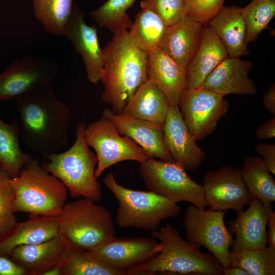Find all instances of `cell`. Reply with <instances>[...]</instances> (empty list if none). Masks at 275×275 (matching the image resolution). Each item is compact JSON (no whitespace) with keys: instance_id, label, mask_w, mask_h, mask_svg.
I'll list each match as a JSON object with an SVG mask.
<instances>
[{"instance_id":"obj_19","label":"cell","mask_w":275,"mask_h":275,"mask_svg":"<svg viewBox=\"0 0 275 275\" xmlns=\"http://www.w3.org/2000/svg\"><path fill=\"white\" fill-rule=\"evenodd\" d=\"M148 79L164 94L171 105H179L187 90L186 71L158 47L148 52Z\"/></svg>"},{"instance_id":"obj_8","label":"cell","mask_w":275,"mask_h":275,"mask_svg":"<svg viewBox=\"0 0 275 275\" xmlns=\"http://www.w3.org/2000/svg\"><path fill=\"white\" fill-rule=\"evenodd\" d=\"M139 172L149 191L176 203L186 201L202 209L207 206L203 185L179 164L149 157L141 163Z\"/></svg>"},{"instance_id":"obj_21","label":"cell","mask_w":275,"mask_h":275,"mask_svg":"<svg viewBox=\"0 0 275 275\" xmlns=\"http://www.w3.org/2000/svg\"><path fill=\"white\" fill-rule=\"evenodd\" d=\"M69 246L59 235L46 241L16 247L10 257L23 268L27 275H43L56 265H61Z\"/></svg>"},{"instance_id":"obj_18","label":"cell","mask_w":275,"mask_h":275,"mask_svg":"<svg viewBox=\"0 0 275 275\" xmlns=\"http://www.w3.org/2000/svg\"><path fill=\"white\" fill-rule=\"evenodd\" d=\"M102 116L109 120L120 134L130 138L140 146L149 157L174 161L164 144L163 124L116 114L107 108L103 109Z\"/></svg>"},{"instance_id":"obj_12","label":"cell","mask_w":275,"mask_h":275,"mask_svg":"<svg viewBox=\"0 0 275 275\" xmlns=\"http://www.w3.org/2000/svg\"><path fill=\"white\" fill-rule=\"evenodd\" d=\"M229 106L224 96L200 87L187 89L178 107L191 135L197 141L213 133Z\"/></svg>"},{"instance_id":"obj_23","label":"cell","mask_w":275,"mask_h":275,"mask_svg":"<svg viewBox=\"0 0 275 275\" xmlns=\"http://www.w3.org/2000/svg\"><path fill=\"white\" fill-rule=\"evenodd\" d=\"M203 27L184 15L178 22L167 27L158 47L186 68L200 44Z\"/></svg>"},{"instance_id":"obj_40","label":"cell","mask_w":275,"mask_h":275,"mask_svg":"<svg viewBox=\"0 0 275 275\" xmlns=\"http://www.w3.org/2000/svg\"><path fill=\"white\" fill-rule=\"evenodd\" d=\"M256 136L261 140L275 137V117L273 116L260 125L256 130Z\"/></svg>"},{"instance_id":"obj_7","label":"cell","mask_w":275,"mask_h":275,"mask_svg":"<svg viewBox=\"0 0 275 275\" xmlns=\"http://www.w3.org/2000/svg\"><path fill=\"white\" fill-rule=\"evenodd\" d=\"M103 182L118 202L116 222L120 228L153 231L163 220L181 212L177 203L153 192L132 190L119 184L112 172L106 175Z\"/></svg>"},{"instance_id":"obj_30","label":"cell","mask_w":275,"mask_h":275,"mask_svg":"<svg viewBox=\"0 0 275 275\" xmlns=\"http://www.w3.org/2000/svg\"><path fill=\"white\" fill-rule=\"evenodd\" d=\"M74 0H33L36 18L45 31L59 37L64 36L70 20Z\"/></svg>"},{"instance_id":"obj_28","label":"cell","mask_w":275,"mask_h":275,"mask_svg":"<svg viewBox=\"0 0 275 275\" xmlns=\"http://www.w3.org/2000/svg\"><path fill=\"white\" fill-rule=\"evenodd\" d=\"M242 177L253 197L265 205L275 201V181L272 174L259 156H246L243 163Z\"/></svg>"},{"instance_id":"obj_33","label":"cell","mask_w":275,"mask_h":275,"mask_svg":"<svg viewBox=\"0 0 275 275\" xmlns=\"http://www.w3.org/2000/svg\"><path fill=\"white\" fill-rule=\"evenodd\" d=\"M135 0H108L93 11L90 15L100 27L113 33L129 29L132 21L126 13Z\"/></svg>"},{"instance_id":"obj_26","label":"cell","mask_w":275,"mask_h":275,"mask_svg":"<svg viewBox=\"0 0 275 275\" xmlns=\"http://www.w3.org/2000/svg\"><path fill=\"white\" fill-rule=\"evenodd\" d=\"M170 106L168 100L158 87L148 79L138 89L121 114L163 124Z\"/></svg>"},{"instance_id":"obj_5","label":"cell","mask_w":275,"mask_h":275,"mask_svg":"<svg viewBox=\"0 0 275 275\" xmlns=\"http://www.w3.org/2000/svg\"><path fill=\"white\" fill-rule=\"evenodd\" d=\"M86 126L82 122L77 125L76 140L67 151L42 156L47 160L42 166L63 183L71 197H83L96 202L102 197L101 185L95 176L98 159L85 141Z\"/></svg>"},{"instance_id":"obj_4","label":"cell","mask_w":275,"mask_h":275,"mask_svg":"<svg viewBox=\"0 0 275 275\" xmlns=\"http://www.w3.org/2000/svg\"><path fill=\"white\" fill-rule=\"evenodd\" d=\"M15 196V213L57 217L66 204L68 190L56 176L47 171L39 161L32 158L18 176L10 179Z\"/></svg>"},{"instance_id":"obj_11","label":"cell","mask_w":275,"mask_h":275,"mask_svg":"<svg viewBox=\"0 0 275 275\" xmlns=\"http://www.w3.org/2000/svg\"><path fill=\"white\" fill-rule=\"evenodd\" d=\"M58 73L57 63L50 58L28 56L17 59L0 74V101H16L53 81Z\"/></svg>"},{"instance_id":"obj_37","label":"cell","mask_w":275,"mask_h":275,"mask_svg":"<svg viewBox=\"0 0 275 275\" xmlns=\"http://www.w3.org/2000/svg\"><path fill=\"white\" fill-rule=\"evenodd\" d=\"M225 0H183L184 14L204 26L224 7Z\"/></svg>"},{"instance_id":"obj_14","label":"cell","mask_w":275,"mask_h":275,"mask_svg":"<svg viewBox=\"0 0 275 275\" xmlns=\"http://www.w3.org/2000/svg\"><path fill=\"white\" fill-rule=\"evenodd\" d=\"M159 251L156 240L140 237H115L91 252L113 268L130 274L131 269L154 258Z\"/></svg>"},{"instance_id":"obj_3","label":"cell","mask_w":275,"mask_h":275,"mask_svg":"<svg viewBox=\"0 0 275 275\" xmlns=\"http://www.w3.org/2000/svg\"><path fill=\"white\" fill-rule=\"evenodd\" d=\"M159 240V253L153 258L129 271L130 274L224 275V268L210 253H203L201 246L183 239L170 224L152 231Z\"/></svg>"},{"instance_id":"obj_38","label":"cell","mask_w":275,"mask_h":275,"mask_svg":"<svg viewBox=\"0 0 275 275\" xmlns=\"http://www.w3.org/2000/svg\"><path fill=\"white\" fill-rule=\"evenodd\" d=\"M256 151L262 157L265 165L273 175H275V144L260 143L256 146Z\"/></svg>"},{"instance_id":"obj_6","label":"cell","mask_w":275,"mask_h":275,"mask_svg":"<svg viewBox=\"0 0 275 275\" xmlns=\"http://www.w3.org/2000/svg\"><path fill=\"white\" fill-rule=\"evenodd\" d=\"M85 198L65 204L57 216L58 235L69 246L91 251L115 238L112 215Z\"/></svg>"},{"instance_id":"obj_17","label":"cell","mask_w":275,"mask_h":275,"mask_svg":"<svg viewBox=\"0 0 275 275\" xmlns=\"http://www.w3.org/2000/svg\"><path fill=\"white\" fill-rule=\"evenodd\" d=\"M163 139L173 161L186 170H196L205 158V153L191 135L178 106L171 105L169 108L163 123Z\"/></svg>"},{"instance_id":"obj_35","label":"cell","mask_w":275,"mask_h":275,"mask_svg":"<svg viewBox=\"0 0 275 275\" xmlns=\"http://www.w3.org/2000/svg\"><path fill=\"white\" fill-rule=\"evenodd\" d=\"M10 179L7 172L0 167V238L5 236L17 223L12 207L15 193Z\"/></svg>"},{"instance_id":"obj_24","label":"cell","mask_w":275,"mask_h":275,"mask_svg":"<svg viewBox=\"0 0 275 275\" xmlns=\"http://www.w3.org/2000/svg\"><path fill=\"white\" fill-rule=\"evenodd\" d=\"M58 235L57 217L31 215L22 222H17L0 238V255L10 257L13 250L21 245L46 241Z\"/></svg>"},{"instance_id":"obj_41","label":"cell","mask_w":275,"mask_h":275,"mask_svg":"<svg viewBox=\"0 0 275 275\" xmlns=\"http://www.w3.org/2000/svg\"><path fill=\"white\" fill-rule=\"evenodd\" d=\"M265 109L273 116L275 115V84L271 85L263 97Z\"/></svg>"},{"instance_id":"obj_31","label":"cell","mask_w":275,"mask_h":275,"mask_svg":"<svg viewBox=\"0 0 275 275\" xmlns=\"http://www.w3.org/2000/svg\"><path fill=\"white\" fill-rule=\"evenodd\" d=\"M62 275H124L110 267L92 252L69 247L61 263Z\"/></svg>"},{"instance_id":"obj_29","label":"cell","mask_w":275,"mask_h":275,"mask_svg":"<svg viewBox=\"0 0 275 275\" xmlns=\"http://www.w3.org/2000/svg\"><path fill=\"white\" fill-rule=\"evenodd\" d=\"M167 27L153 12L141 9L129 29V38L136 47L148 53L159 47Z\"/></svg>"},{"instance_id":"obj_43","label":"cell","mask_w":275,"mask_h":275,"mask_svg":"<svg viewBox=\"0 0 275 275\" xmlns=\"http://www.w3.org/2000/svg\"><path fill=\"white\" fill-rule=\"evenodd\" d=\"M224 275H250L243 269L236 266L229 265L224 268Z\"/></svg>"},{"instance_id":"obj_36","label":"cell","mask_w":275,"mask_h":275,"mask_svg":"<svg viewBox=\"0 0 275 275\" xmlns=\"http://www.w3.org/2000/svg\"><path fill=\"white\" fill-rule=\"evenodd\" d=\"M140 6L141 9L155 13L167 26L177 23L184 16L183 0H143Z\"/></svg>"},{"instance_id":"obj_27","label":"cell","mask_w":275,"mask_h":275,"mask_svg":"<svg viewBox=\"0 0 275 275\" xmlns=\"http://www.w3.org/2000/svg\"><path fill=\"white\" fill-rule=\"evenodd\" d=\"M1 116L0 112V167L13 178L18 176L33 157L20 148L17 122L13 120L6 123L1 119Z\"/></svg>"},{"instance_id":"obj_22","label":"cell","mask_w":275,"mask_h":275,"mask_svg":"<svg viewBox=\"0 0 275 275\" xmlns=\"http://www.w3.org/2000/svg\"><path fill=\"white\" fill-rule=\"evenodd\" d=\"M228 57L215 33L209 26H204L200 44L186 68L187 89L201 87L208 76Z\"/></svg>"},{"instance_id":"obj_1","label":"cell","mask_w":275,"mask_h":275,"mask_svg":"<svg viewBox=\"0 0 275 275\" xmlns=\"http://www.w3.org/2000/svg\"><path fill=\"white\" fill-rule=\"evenodd\" d=\"M19 137L32 152H59L69 142L71 110L55 96L53 81L16 100Z\"/></svg>"},{"instance_id":"obj_32","label":"cell","mask_w":275,"mask_h":275,"mask_svg":"<svg viewBox=\"0 0 275 275\" xmlns=\"http://www.w3.org/2000/svg\"><path fill=\"white\" fill-rule=\"evenodd\" d=\"M229 264L243 269L250 275H274L275 248L268 245L259 250L232 251Z\"/></svg>"},{"instance_id":"obj_16","label":"cell","mask_w":275,"mask_h":275,"mask_svg":"<svg viewBox=\"0 0 275 275\" xmlns=\"http://www.w3.org/2000/svg\"><path fill=\"white\" fill-rule=\"evenodd\" d=\"M273 208L272 204L265 205L253 197L246 210L236 211V218L230 222L231 232L235 234L232 251L259 250L267 246L266 227Z\"/></svg>"},{"instance_id":"obj_2","label":"cell","mask_w":275,"mask_h":275,"mask_svg":"<svg viewBox=\"0 0 275 275\" xmlns=\"http://www.w3.org/2000/svg\"><path fill=\"white\" fill-rule=\"evenodd\" d=\"M102 99L115 114H121L138 89L148 79V53L131 41L128 30L114 33L103 48Z\"/></svg>"},{"instance_id":"obj_25","label":"cell","mask_w":275,"mask_h":275,"mask_svg":"<svg viewBox=\"0 0 275 275\" xmlns=\"http://www.w3.org/2000/svg\"><path fill=\"white\" fill-rule=\"evenodd\" d=\"M225 47L229 57L248 56L250 51L246 42V26L238 6L224 7L209 22Z\"/></svg>"},{"instance_id":"obj_42","label":"cell","mask_w":275,"mask_h":275,"mask_svg":"<svg viewBox=\"0 0 275 275\" xmlns=\"http://www.w3.org/2000/svg\"><path fill=\"white\" fill-rule=\"evenodd\" d=\"M268 231L267 232V243L275 248V212L270 214L268 223Z\"/></svg>"},{"instance_id":"obj_10","label":"cell","mask_w":275,"mask_h":275,"mask_svg":"<svg viewBox=\"0 0 275 275\" xmlns=\"http://www.w3.org/2000/svg\"><path fill=\"white\" fill-rule=\"evenodd\" d=\"M225 214L226 211L206 210L191 204L187 207L183 221L187 240L208 250L224 268L229 265L234 239L224 223Z\"/></svg>"},{"instance_id":"obj_20","label":"cell","mask_w":275,"mask_h":275,"mask_svg":"<svg viewBox=\"0 0 275 275\" xmlns=\"http://www.w3.org/2000/svg\"><path fill=\"white\" fill-rule=\"evenodd\" d=\"M252 66L250 61L228 57L208 76L201 87L224 96L256 94L255 83L248 76Z\"/></svg>"},{"instance_id":"obj_9","label":"cell","mask_w":275,"mask_h":275,"mask_svg":"<svg viewBox=\"0 0 275 275\" xmlns=\"http://www.w3.org/2000/svg\"><path fill=\"white\" fill-rule=\"evenodd\" d=\"M84 135L97 157L95 171L97 179L104 170L119 162L131 160L142 163L149 158L140 146L130 138L121 136L114 125L104 117L86 126Z\"/></svg>"},{"instance_id":"obj_39","label":"cell","mask_w":275,"mask_h":275,"mask_svg":"<svg viewBox=\"0 0 275 275\" xmlns=\"http://www.w3.org/2000/svg\"><path fill=\"white\" fill-rule=\"evenodd\" d=\"M0 275H27L25 269L10 257L0 255Z\"/></svg>"},{"instance_id":"obj_44","label":"cell","mask_w":275,"mask_h":275,"mask_svg":"<svg viewBox=\"0 0 275 275\" xmlns=\"http://www.w3.org/2000/svg\"><path fill=\"white\" fill-rule=\"evenodd\" d=\"M43 275H62L61 265H56L44 272Z\"/></svg>"},{"instance_id":"obj_34","label":"cell","mask_w":275,"mask_h":275,"mask_svg":"<svg viewBox=\"0 0 275 275\" xmlns=\"http://www.w3.org/2000/svg\"><path fill=\"white\" fill-rule=\"evenodd\" d=\"M246 26V42L255 41L275 16V0H253L241 8Z\"/></svg>"},{"instance_id":"obj_13","label":"cell","mask_w":275,"mask_h":275,"mask_svg":"<svg viewBox=\"0 0 275 275\" xmlns=\"http://www.w3.org/2000/svg\"><path fill=\"white\" fill-rule=\"evenodd\" d=\"M203 181L205 201L211 210L238 211L249 206L253 200L239 168L223 166L207 172Z\"/></svg>"},{"instance_id":"obj_15","label":"cell","mask_w":275,"mask_h":275,"mask_svg":"<svg viewBox=\"0 0 275 275\" xmlns=\"http://www.w3.org/2000/svg\"><path fill=\"white\" fill-rule=\"evenodd\" d=\"M84 15V12L77 5L73 6L64 36L81 56L90 81L97 84L101 81L102 77L104 51L99 44L96 27L88 25Z\"/></svg>"}]
</instances>
